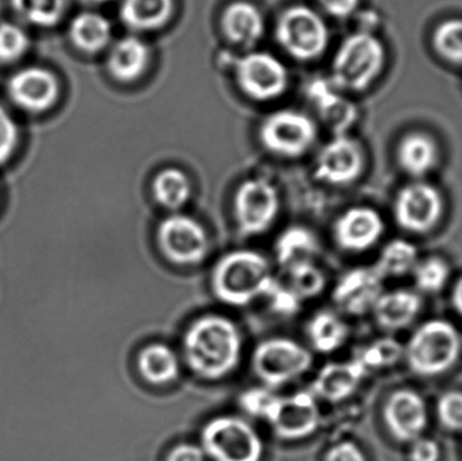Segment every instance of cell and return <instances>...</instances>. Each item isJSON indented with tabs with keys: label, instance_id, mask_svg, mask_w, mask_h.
<instances>
[{
	"label": "cell",
	"instance_id": "6da1fadb",
	"mask_svg": "<svg viewBox=\"0 0 462 461\" xmlns=\"http://www.w3.org/2000/svg\"><path fill=\"white\" fill-rule=\"evenodd\" d=\"M184 360L205 381H221L239 364L242 338L231 319L208 314L195 319L183 338Z\"/></svg>",
	"mask_w": 462,
	"mask_h": 461
},
{
	"label": "cell",
	"instance_id": "7a4b0ae2",
	"mask_svg": "<svg viewBox=\"0 0 462 461\" xmlns=\"http://www.w3.org/2000/svg\"><path fill=\"white\" fill-rule=\"evenodd\" d=\"M273 281L271 267L263 254L254 251H234L225 254L213 271L214 294L230 306H246L266 291Z\"/></svg>",
	"mask_w": 462,
	"mask_h": 461
},
{
	"label": "cell",
	"instance_id": "3957f363",
	"mask_svg": "<svg viewBox=\"0 0 462 461\" xmlns=\"http://www.w3.org/2000/svg\"><path fill=\"white\" fill-rule=\"evenodd\" d=\"M385 49L371 32H357L339 45L331 67V83L339 91H364L383 72Z\"/></svg>",
	"mask_w": 462,
	"mask_h": 461
},
{
	"label": "cell",
	"instance_id": "277c9868",
	"mask_svg": "<svg viewBox=\"0 0 462 461\" xmlns=\"http://www.w3.org/2000/svg\"><path fill=\"white\" fill-rule=\"evenodd\" d=\"M460 346L456 327L442 319H433L418 327L410 338L407 362L418 375H439L457 362Z\"/></svg>",
	"mask_w": 462,
	"mask_h": 461
},
{
	"label": "cell",
	"instance_id": "5b68a950",
	"mask_svg": "<svg viewBox=\"0 0 462 461\" xmlns=\"http://www.w3.org/2000/svg\"><path fill=\"white\" fill-rule=\"evenodd\" d=\"M202 448L214 461H260L263 440L257 430L239 417L211 420L202 430Z\"/></svg>",
	"mask_w": 462,
	"mask_h": 461
},
{
	"label": "cell",
	"instance_id": "8992f818",
	"mask_svg": "<svg viewBox=\"0 0 462 461\" xmlns=\"http://www.w3.org/2000/svg\"><path fill=\"white\" fill-rule=\"evenodd\" d=\"M276 37L291 57L311 61L328 48V29L317 11L306 5H293L280 15Z\"/></svg>",
	"mask_w": 462,
	"mask_h": 461
},
{
	"label": "cell",
	"instance_id": "52a82bcc",
	"mask_svg": "<svg viewBox=\"0 0 462 461\" xmlns=\"http://www.w3.org/2000/svg\"><path fill=\"white\" fill-rule=\"evenodd\" d=\"M311 364L309 349L291 338H269L253 352V371L268 387L284 386L300 378Z\"/></svg>",
	"mask_w": 462,
	"mask_h": 461
},
{
	"label": "cell",
	"instance_id": "ba28073f",
	"mask_svg": "<svg viewBox=\"0 0 462 461\" xmlns=\"http://www.w3.org/2000/svg\"><path fill=\"white\" fill-rule=\"evenodd\" d=\"M317 124L300 111L279 110L263 119L260 140L263 148L282 157L306 153L317 140Z\"/></svg>",
	"mask_w": 462,
	"mask_h": 461
},
{
	"label": "cell",
	"instance_id": "9c48e42d",
	"mask_svg": "<svg viewBox=\"0 0 462 461\" xmlns=\"http://www.w3.org/2000/svg\"><path fill=\"white\" fill-rule=\"evenodd\" d=\"M157 244L173 264L197 265L208 254V235L197 219L172 214L157 227Z\"/></svg>",
	"mask_w": 462,
	"mask_h": 461
},
{
	"label": "cell",
	"instance_id": "30bf717a",
	"mask_svg": "<svg viewBox=\"0 0 462 461\" xmlns=\"http://www.w3.org/2000/svg\"><path fill=\"white\" fill-rule=\"evenodd\" d=\"M279 211L280 195L269 181L249 179L236 189L234 214L244 235H263L274 224Z\"/></svg>",
	"mask_w": 462,
	"mask_h": 461
},
{
	"label": "cell",
	"instance_id": "8fae6325",
	"mask_svg": "<svg viewBox=\"0 0 462 461\" xmlns=\"http://www.w3.org/2000/svg\"><path fill=\"white\" fill-rule=\"evenodd\" d=\"M234 68L239 88L252 99L268 102L277 99L287 89V68L268 51L245 54Z\"/></svg>",
	"mask_w": 462,
	"mask_h": 461
},
{
	"label": "cell",
	"instance_id": "7c38bea8",
	"mask_svg": "<svg viewBox=\"0 0 462 461\" xmlns=\"http://www.w3.org/2000/svg\"><path fill=\"white\" fill-rule=\"evenodd\" d=\"M319 417L317 401L310 392L290 397L273 395L263 414L274 433L285 440L309 438L318 429Z\"/></svg>",
	"mask_w": 462,
	"mask_h": 461
},
{
	"label": "cell",
	"instance_id": "4fadbf2b",
	"mask_svg": "<svg viewBox=\"0 0 462 461\" xmlns=\"http://www.w3.org/2000/svg\"><path fill=\"white\" fill-rule=\"evenodd\" d=\"M444 200L436 187L415 181L401 189L395 200V218L410 232L425 233L441 218Z\"/></svg>",
	"mask_w": 462,
	"mask_h": 461
},
{
	"label": "cell",
	"instance_id": "5bb4252c",
	"mask_svg": "<svg viewBox=\"0 0 462 461\" xmlns=\"http://www.w3.org/2000/svg\"><path fill=\"white\" fill-rule=\"evenodd\" d=\"M11 102L26 111L41 114L56 105L60 84L56 75L42 67H26L16 70L7 81Z\"/></svg>",
	"mask_w": 462,
	"mask_h": 461
},
{
	"label": "cell",
	"instance_id": "9a60e30c",
	"mask_svg": "<svg viewBox=\"0 0 462 461\" xmlns=\"http://www.w3.org/2000/svg\"><path fill=\"white\" fill-rule=\"evenodd\" d=\"M364 151L355 138L338 134L326 143L315 162V176L333 186H346L360 178Z\"/></svg>",
	"mask_w": 462,
	"mask_h": 461
},
{
	"label": "cell",
	"instance_id": "2e32d148",
	"mask_svg": "<svg viewBox=\"0 0 462 461\" xmlns=\"http://www.w3.org/2000/svg\"><path fill=\"white\" fill-rule=\"evenodd\" d=\"M384 232L382 217L374 208L352 207L345 211L334 226L337 244L345 251L364 252L374 246Z\"/></svg>",
	"mask_w": 462,
	"mask_h": 461
},
{
	"label": "cell",
	"instance_id": "e0dca14e",
	"mask_svg": "<svg viewBox=\"0 0 462 461\" xmlns=\"http://www.w3.org/2000/svg\"><path fill=\"white\" fill-rule=\"evenodd\" d=\"M382 281L376 270L358 268L350 271L337 284L334 300L346 313L363 316L372 310L382 297Z\"/></svg>",
	"mask_w": 462,
	"mask_h": 461
},
{
	"label": "cell",
	"instance_id": "ac0fdd59",
	"mask_svg": "<svg viewBox=\"0 0 462 461\" xmlns=\"http://www.w3.org/2000/svg\"><path fill=\"white\" fill-rule=\"evenodd\" d=\"M384 419L396 438L415 441L420 438L428 422L425 402L417 392L402 390L385 405Z\"/></svg>",
	"mask_w": 462,
	"mask_h": 461
},
{
	"label": "cell",
	"instance_id": "d6986e66",
	"mask_svg": "<svg viewBox=\"0 0 462 461\" xmlns=\"http://www.w3.org/2000/svg\"><path fill=\"white\" fill-rule=\"evenodd\" d=\"M151 60L148 45L135 35H126L111 46L107 70L116 80L130 83L145 72Z\"/></svg>",
	"mask_w": 462,
	"mask_h": 461
},
{
	"label": "cell",
	"instance_id": "ffe728a7",
	"mask_svg": "<svg viewBox=\"0 0 462 461\" xmlns=\"http://www.w3.org/2000/svg\"><path fill=\"white\" fill-rule=\"evenodd\" d=\"M365 375L366 370L357 359L349 363H330L315 379V394L330 402H338L352 395Z\"/></svg>",
	"mask_w": 462,
	"mask_h": 461
},
{
	"label": "cell",
	"instance_id": "44dd1931",
	"mask_svg": "<svg viewBox=\"0 0 462 461\" xmlns=\"http://www.w3.org/2000/svg\"><path fill=\"white\" fill-rule=\"evenodd\" d=\"M339 92L330 80H315L309 87L310 100L314 103L323 121L337 130L338 134H344V130L356 121L357 113L355 106Z\"/></svg>",
	"mask_w": 462,
	"mask_h": 461
},
{
	"label": "cell",
	"instance_id": "7402d4cb",
	"mask_svg": "<svg viewBox=\"0 0 462 461\" xmlns=\"http://www.w3.org/2000/svg\"><path fill=\"white\" fill-rule=\"evenodd\" d=\"M222 30L236 45L250 48L263 34V14L252 3L233 2L222 14Z\"/></svg>",
	"mask_w": 462,
	"mask_h": 461
},
{
	"label": "cell",
	"instance_id": "603a6c76",
	"mask_svg": "<svg viewBox=\"0 0 462 461\" xmlns=\"http://www.w3.org/2000/svg\"><path fill=\"white\" fill-rule=\"evenodd\" d=\"M173 11V0H122L119 5L122 23L133 32L162 29L172 18Z\"/></svg>",
	"mask_w": 462,
	"mask_h": 461
},
{
	"label": "cell",
	"instance_id": "cb8c5ba5",
	"mask_svg": "<svg viewBox=\"0 0 462 461\" xmlns=\"http://www.w3.org/2000/svg\"><path fill=\"white\" fill-rule=\"evenodd\" d=\"M68 35L76 49L83 53L95 54L110 45L113 29L102 14L84 11L70 21Z\"/></svg>",
	"mask_w": 462,
	"mask_h": 461
},
{
	"label": "cell",
	"instance_id": "d4e9b609",
	"mask_svg": "<svg viewBox=\"0 0 462 461\" xmlns=\"http://www.w3.org/2000/svg\"><path fill=\"white\" fill-rule=\"evenodd\" d=\"M420 306L422 302L415 292L395 290L382 294L372 310L380 327L395 330L411 324L420 313Z\"/></svg>",
	"mask_w": 462,
	"mask_h": 461
},
{
	"label": "cell",
	"instance_id": "484cf974",
	"mask_svg": "<svg viewBox=\"0 0 462 461\" xmlns=\"http://www.w3.org/2000/svg\"><path fill=\"white\" fill-rule=\"evenodd\" d=\"M398 161L404 172L414 178H423L439 162V146L429 135L411 133L399 143Z\"/></svg>",
	"mask_w": 462,
	"mask_h": 461
},
{
	"label": "cell",
	"instance_id": "4316f807",
	"mask_svg": "<svg viewBox=\"0 0 462 461\" xmlns=\"http://www.w3.org/2000/svg\"><path fill=\"white\" fill-rule=\"evenodd\" d=\"M138 370L148 383L165 386L180 375L178 355L165 344H151L140 352Z\"/></svg>",
	"mask_w": 462,
	"mask_h": 461
},
{
	"label": "cell",
	"instance_id": "83f0119b",
	"mask_svg": "<svg viewBox=\"0 0 462 461\" xmlns=\"http://www.w3.org/2000/svg\"><path fill=\"white\" fill-rule=\"evenodd\" d=\"M317 251V237L309 229L301 226H292L285 230L276 244L277 260L285 270L298 263L314 262Z\"/></svg>",
	"mask_w": 462,
	"mask_h": 461
},
{
	"label": "cell",
	"instance_id": "f1b7e54d",
	"mask_svg": "<svg viewBox=\"0 0 462 461\" xmlns=\"http://www.w3.org/2000/svg\"><path fill=\"white\" fill-rule=\"evenodd\" d=\"M307 332L312 346L320 354H331L341 348L349 335L347 325L331 311H320L312 317Z\"/></svg>",
	"mask_w": 462,
	"mask_h": 461
},
{
	"label": "cell",
	"instance_id": "f546056e",
	"mask_svg": "<svg viewBox=\"0 0 462 461\" xmlns=\"http://www.w3.org/2000/svg\"><path fill=\"white\" fill-rule=\"evenodd\" d=\"M154 199L168 210H179L183 207L192 194L191 181L183 171L167 168L154 176Z\"/></svg>",
	"mask_w": 462,
	"mask_h": 461
},
{
	"label": "cell",
	"instance_id": "4dcf8cb0",
	"mask_svg": "<svg viewBox=\"0 0 462 461\" xmlns=\"http://www.w3.org/2000/svg\"><path fill=\"white\" fill-rule=\"evenodd\" d=\"M14 13L35 27H53L67 10V0H10Z\"/></svg>",
	"mask_w": 462,
	"mask_h": 461
},
{
	"label": "cell",
	"instance_id": "1f68e13d",
	"mask_svg": "<svg viewBox=\"0 0 462 461\" xmlns=\"http://www.w3.org/2000/svg\"><path fill=\"white\" fill-rule=\"evenodd\" d=\"M417 264V248L407 241L396 240L385 246L376 271L382 278H398L414 271Z\"/></svg>",
	"mask_w": 462,
	"mask_h": 461
},
{
	"label": "cell",
	"instance_id": "d6a6232c",
	"mask_svg": "<svg viewBox=\"0 0 462 461\" xmlns=\"http://www.w3.org/2000/svg\"><path fill=\"white\" fill-rule=\"evenodd\" d=\"M288 286L303 300L317 297L326 286L325 273L314 262L298 263L287 268Z\"/></svg>",
	"mask_w": 462,
	"mask_h": 461
},
{
	"label": "cell",
	"instance_id": "836d02e7",
	"mask_svg": "<svg viewBox=\"0 0 462 461\" xmlns=\"http://www.w3.org/2000/svg\"><path fill=\"white\" fill-rule=\"evenodd\" d=\"M433 45L445 61L462 67V19H448L439 23L434 32Z\"/></svg>",
	"mask_w": 462,
	"mask_h": 461
},
{
	"label": "cell",
	"instance_id": "e575fe53",
	"mask_svg": "<svg viewBox=\"0 0 462 461\" xmlns=\"http://www.w3.org/2000/svg\"><path fill=\"white\" fill-rule=\"evenodd\" d=\"M29 34L21 24L14 22L0 23V62L13 64L26 56L30 49Z\"/></svg>",
	"mask_w": 462,
	"mask_h": 461
},
{
	"label": "cell",
	"instance_id": "d590c367",
	"mask_svg": "<svg viewBox=\"0 0 462 461\" xmlns=\"http://www.w3.org/2000/svg\"><path fill=\"white\" fill-rule=\"evenodd\" d=\"M415 281L423 292H439L444 289L449 279V267L439 257H430L423 263H418L414 268Z\"/></svg>",
	"mask_w": 462,
	"mask_h": 461
},
{
	"label": "cell",
	"instance_id": "8d00e7d4",
	"mask_svg": "<svg viewBox=\"0 0 462 461\" xmlns=\"http://www.w3.org/2000/svg\"><path fill=\"white\" fill-rule=\"evenodd\" d=\"M401 354L402 349L399 344H396L395 341L383 340L366 348L357 360L368 373L371 368L393 364L399 359Z\"/></svg>",
	"mask_w": 462,
	"mask_h": 461
},
{
	"label": "cell",
	"instance_id": "74e56055",
	"mask_svg": "<svg viewBox=\"0 0 462 461\" xmlns=\"http://www.w3.org/2000/svg\"><path fill=\"white\" fill-rule=\"evenodd\" d=\"M19 143V127L10 111L0 105V165L8 162Z\"/></svg>",
	"mask_w": 462,
	"mask_h": 461
},
{
	"label": "cell",
	"instance_id": "f35d334b",
	"mask_svg": "<svg viewBox=\"0 0 462 461\" xmlns=\"http://www.w3.org/2000/svg\"><path fill=\"white\" fill-rule=\"evenodd\" d=\"M265 298L271 302L272 309L282 316H293L300 309L301 300L290 289L288 284H282L273 279L266 291Z\"/></svg>",
	"mask_w": 462,
	"mask_h": 461
},
{
	"label": "cell",
	"instance_id": "ab89813d",
	"mask_svg": "<svg viewBox=\"0 0 462 461\" xmlns=\"http://www.w3.org/2000/svg\"><path fill=\"white\" fill-rule=\"evenodd\" d=\"M439 416L442 424L452 430H462V392H448L439 402Z\"/></svg>",
	"mask_w": 462,
	"mask_h": 461
},
{
	"label": "cell",
	"instance_id": "60d3db41",
	"mask_svg": "<svg viewBox=\"0 0 462 461\" xmlns=\"http://www.w3.org/2000/svg\"><path fill=\"white\" fill-rule=\"evenodd\" d=\"M273 395L271 390L253 389L242 394L239 402H241L244 410H246L250 416L263 419V411L268 408Z\"/></svg>",
	"mask_w": 462,
	"mask_h": 461
},
{
	"label": "cell",
	"instance_id": "b9f144b4",
	"mask_svg": "<svg viewBox=\"0 0 462 461\" xmlns=\"http://www.w3.org/2000/svg\"><path fill=\"white\" fill-rule=\"evenodd\" d=\"M439 448L436 441L429 438H417L412 441L410 460L411 461H439Z\"/></svg>",
	"mask_w": 462,
	"mask_h": 461
},
{
	"label": "cell",
	"instance_id": "7bdbcfd3",
	"mask_svg": "<svg viewBox=\"0 0 462 461\" xmlns=\"http://www.w3.org/2000/svg\"><path fill=\"white\" fill-rule=\"evenodd\" d=\"M320 7L334 18H347L357 10L360 0H318Z\"/></svg>",
	"mask_w": 462,
	"mask_h": 461
},
{
	"label": "cell",
	"instance_id": "ee69618b",
	"mask_svg": "<svg viewBox=\"0 0 462 461\" xmlns=\"http://www.w3.org/2000/svg\"><path fill=\"white\" fill-rule=\"evenodd\" d=\"M325 461H366L361 449L353 443L334 446L326 455Z\"/></svg>",
	"mask_w": 462,
	"mask_h": 461
},
{
	"label": "cell",
	"instance_id": "f6af8a7d",
	"mask_svg": "<svg viewBox=\"0 0 462 461\" xmlns=\"http://www.w3.org/2000/svg\"><path fill=\"white\" fill-rule=\"evenodd\" d=\"M167 461H206V454L202 447L180 444L171 451Z\"/></svg>",
	"mask_w": 462,
	"mask_h": 461
},
{
	"label": "cell",
	"instance_id": "bcb514c9",
	"mask_svg": "<svg viewBox=\"0 0 462 461\" xmlns=\"http://www.w3.org/2000/svg\"><path fill=\"white\" fill-rule=\"evenodd\" d=\"M453 303H455L456 310L462 316V279L453 291Z\"/></svg>",
	"mask_w": 462,
	"mask_h": 461
},
{
	"label": "cell",
	"instance_id": "7dc6e473",
	"mask_svg": "<svg viewBox=\"0 0 462 461\" xmlns=\"http://www.w3.org/2000/svg\"><path fill=\"white\" fill-rule=\"evenodd\" d=\"M84 5H102V3L107 2V0H80Z\"/></svg>",
	"mask_w": 462,
	"mask_h": 461
}]
</instances>
